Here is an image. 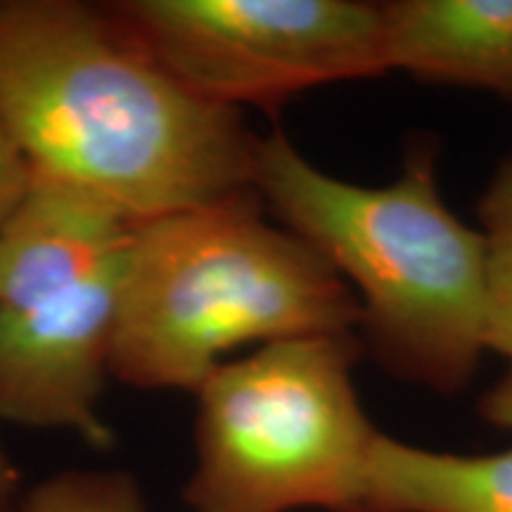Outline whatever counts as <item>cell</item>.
<instances>
[{"mask_svg":"<svg viewBox=\"0 0 512 512\" xmlns=\"http://www.w3.org/2000/svg\"><path fill=\"white\" fill-rule=\"evenodd\" d=\"M0 121L31 174L133 223L252 190L242 114L185 88L110 3L0 0Z\"/></svg>","mask_w":512,"mask_h":512,"instance_id":"obj_1","label":"cell"},{"mask_svg":"<svg viewBox=\"0 0 512 512\" xmlns=\"http://www.w3.org/2000/svg\"><path fill=\"white\" fill-rule=\"evenodd\" d=\"M252 190L351 287L358 330L389 373L463 392L486 351L484 240L446 207L434 145L368 188L320 171L275 128L256 136Z\"/></svg>","mask_w":512,"mask_h":512,"instance_id":"obj_2","label":"cell"},{"mask_svg":"<svg viewBox=\"0 0 512 512\" xmlns=\"http://www.w3.org/2000/svg\"><path fill=\"white\" fill-rule=\"evenodd\" d=\"M254 190L133 223L112 377L192 392L230 354L297 337H351L356 294L311 245L266 219Z\"/></svg>","mask_w":512,"mask_h":512,"instance_id":"obj_3","label":"cell"},{"mask_svg":"<svg viewBox=\"0 0 512 512\" xmlns=\"http://www.w3.org/2000/svg\"><path fill=\"white\" fill-rule=\"evenodd\" d=\"M131 230L107 202L31 174L0 223V422L112 446L98 403Z\"/></svg>","mask_w":512,"mask_h":512,"instance_id":"obj_4","label":"cell"},{"mask_svg":"<svg viewBox=\"0 0 512 512\" xmlns=\"http://www.w3.org/2000/svg\"><path fill=\"white\" fill-rule=\"evenodd\" d=\"M351 337H297L230 358L197 389L195 512H361L380 430L358 401Z\"/></svg>","mask_w":512,"mask_h":512,"instance_id":"obj_5","label":"cell"},{"mask_svg":"<svg viewBox=\"0 0 512 512\" xmlns=\"http://www.w3.org/2000/svg\"><path fill=\"white\" fill-rule=\"evenodd\" d=\"M110 8L185 88L238 112L387 72L380 3L114 0Z\"/></svg>","mask_w":512,"mask_h":512,"instance_id":"obj_6","label":"cell"},{"mask_svg":"<svg viewBox=\"0 0 512 512\" xmlns=\"http://www.w3.org/2000/svg\"><path fill=\"white\" fill-rule=\"evenodd\" d=\"M389 69L512 98V0L380 3Z\"/></svg>","mask_w":512,"mask_h":512,"instance_id":"obj_7","label":"cell"},{"mask_svg":"<svg viewBox=\"0 0 512 512\" xmlns=\"http://www.w3.org/2000/svg\"><path fill=\"white\" fill-rule=\"evenodd\" d=\"M361 512H512V448L458 456L380 432Z\"/></svg>","mask_w":512,"mask_h":512,"instance_id":"obj_8","label":"cell"},{"mask_svg":"<svg viewBox=\"0 0 512 512\" xmlns=\"http://www.w3.org/2000/svg\"><path fill=\"white\" fill-rule=\"evenodd\" d=\"M484 240L486 351L512 358V157L496 166L477 202Z\"/></svg>","mask_w":512,"mask_h":512,"instance_id":"obj_9","label":"cell"},{"mask_svg":"<svg viewBox=\"0 0 512 512\" xmlns=\"http://www.w3.org/2000/svg\"><path fill=\"white\" fill-rule=\"evenodd\" d=\"M10 512H145V503L126 472H64L34 486Z\"/></svg>","mask_w":512,"mask_h":512,"instance_id":"obj_10","label":"cell"},{"mask_svg":"<svg viewBox=\"0 0 512 512\" xmlns=\"http://www.w3.org/2000/svg\"><path fill=\"white\" fill-rule=\"evenodd\" d=\"M31 171L24 157L12 143V138L5 131L0 121V223H3L17 207L24 192L29 188Z\"/></svg>","mask_w":512,"mask_h":512,"instance_id":"obj_11","label":"cell"},{"mask_svg":"<svg viewBox=\"0 0 512 512\" xmlns=\"http://www.w3.org/2000/svg\"><path fill=\"white\" fill-rule=\"evenodd\" d=\"M479 415L498 430H512V358L508 373L479 401Z\"/></svg>","mask_w":512,"mask_h":512,"instance_id":"obj_12","label":"cell"},{"mask_svg":"<svg viewBox=\"0 0 512 512\" xmlns=\"http://www.w3.org/2000/svg\"><path fill=\"white\" fill-rule=\"evenodd\" d=\"M19 482V475L15 467L8 460V456L0 448V512L12 510V494H15V486Z\"/></svg>","mask_w":512,"mask_h":512,"instance_id":"obj_13","label":"cell"}]
</instances>
